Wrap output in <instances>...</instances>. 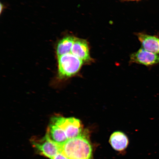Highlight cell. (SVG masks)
Returning <instances> with one entry per match:
<instances>
[{
    "mask_svg": "<svg viewBox=\"0 0 159 159\" xmlns=\"http://www.w3.org/2000/svg\"><path fill=\"white\" fill-rule=\"evenodd\" d=\"M85 133L60 145L61 152L69 159H93L92 146Z\"/></svg>",
    "mask_w": 159,
    "mask_h": 159,
    "instance_id": "cell-1",
    "label": "cell"
},
{
    "mask_svg": "<svg viewBox=\"0 0 159 159\" xmlns=\"http://www.w3.org/2000/svg\"><path fill=\"white\" fill-rule=\"evenodd\" d=\"M57 58L59 76L61 79L68 78L76 74L84 63L71 53L61 56Z\"/></svg>",
    "mask_w": 159,
    "mask_h": 159,
    "instance_id": "cell-2",
    "label": "cell"
},
{
    "mask_svg": "<svg viewBox=\"0 0 159 159\" xmlns=\"http://www.w3.org/2000/svg\"><path fill=\"white\" fill-rule=\"evenodd\" d=\"M51 122L60 127L68 140L78 136L83 133L82 123L79 119L74 117L55 116L51 119Z\"/></svg>",
    "mask_w": 159,
    "mask_h": 159,
    "instance_id": "cell-3",
    "label": "cell"
},
{
    "mask_svg": "<svg viewBox=\"0 0 159 159\" xmlns=\"http://www.w3.org/2000/svg\"><path fill=\"white\" fill-rule=\"evenodd\" d=\"M33 144L40 153L50 159L54 157L60 150V145L53 142L47 134L41 140L33 142Z\"/></svg>",
    "mask_w": 159,
    "mask_h": 159,
    "instance_id": "cell-4",
    "label": "cell"
},
{
    "mask_svg": "<svg viewBox=\"0 0 159 159\" xmlns=\"http://www.w3.org/2000/svg\"><path fill=\"white\" fill-rule=\"evenodd\" d=\"M130 59L132 62L150 66L159 63V54L141 48L131 55Z\"/></svg>",
    "mask_w": 159,
    "mask_h": 159,
    "instance_id": "cell-5",
    "label": "cell"
},
{
    "mask_svg": "<svg viewBox=\"0 0 159 159\" xmlns=\"http://www.w3.org/2000/svg\"><path fill=\"white\" fill-rule=\"evenodd\" d=\"M71 53L83 62L88 63L92 60L89 54L88 43L85 39L75 38Z\"/></svg>",
    "mask_w": 159,
    "mask_h": 159,
    "instance_id": "cell-6",
    "label": "cell"
},
{
    "mask_svg": "<svg viewBox=\"0 0 159 159\" xmlns=\"http://www.w3.org/2000/svg\"><path fill=\"white\" fill-rule=\"evenodd\" d=\"M138 39L143 48L150 52L159 54V39L155 36L139 33Z\"/></svg>",
    "mask_w": 159,
    "mask_h": 159,
    "instance_id": "cell-7",
    "label": "cell"
},
{
    "mask_svg": "<svg viewBox=\"0 0 159 159\" xmlns=\"http://www.w3.org/2000/svg\"><path fill=\"white\" fill-rule=\"evenodd\" d=\"M109 142L115 150L121 152L125 150L128 147L129 140L124 133L116 131L111 135Z\"/></svg>",
    "mask_w": 159,
    "mask_h": 159,
    "instance_id": "cell-8",
    "label": "cell"
},
{
    "mask_svg": "<svg viewBox=\"0 0 159 159\" xmlns=\"http://www.w3.org/2000/svg\"><path fill=\"white\" fill-rule=\"evenodd\" d=\"M75 37L68 35L60 40L56 46V53L57 57L71 53Z\"/></svg>",
    "mask_w": 159,
    "mask_h": 159,
    "instance_id": "cell-9",
    "label": "cell"
},
{
    "mask_svg": "<svg viewBox=\"0 0 159 159\" xmlns=\"http://www.w3.org/2000/svg\"><path fill=\"white\" fill-rule=\"evenodd\" d=\"M52 159H69L61 151L59 152L56 156Z\"/></svg>",
    "mask_w": 159,
    "mask_h": 159,
    "instance_id": "cell-10",
    "label": "cell"
},
{
    "mask_svg": "<svg viewBox=\"0 0 159 159\" xmlns=\"http://www.w3.org/2000/svg\"><path fill=\"white\" fill-rule=\"evenodd\" d=\"M4 6L2 4V3H1V14L2 12V11H3V10L4 9Z\"/></svg>",
    "mask_w": 159,
    "mask_h": 159,
    "instance_id": "cell-11",
    "label": "cell"
}]
</instances>
